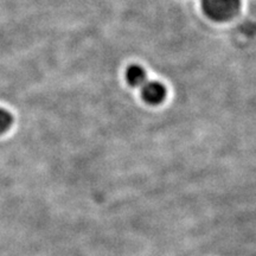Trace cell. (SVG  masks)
Returning <instances> with one entry per match:
<instances>
[{
    "label": "cell",
    "mask_w": 256,
    "mask_h": 256,
    "mask_svg": "<svg viewBox=\"0 0 256 256\" xmlns=\"http://www.w3.org/2000/svg\"><path fill=\"white\" fill-rule=\"evenodd\" d=\"M202 6L208 17L217 22H226L238 12L240 0H202Z\"/></svg>",
    "instance_id": "cell-1"
},
{
    "label": "cell",
    "mask_w": 256,
    "mask_h": 256,
    "mask_svg": "<svg viewBox=\"0 0 256 256\" xmlns=\"http://www.w3.org/2000/svg\"><path fill=\"white\" fill-rule=\"evenodd\" d=\"M142 98L147 104H158L165 98V88L164 86L158 82H146L142 86Z\"/></svg>",
    "instance_id": "cell-2"
},
{
    "label": "cell",
    "mask_w": 256,
    "mask_h": 256,
    "mask_svg": "<svg viewBox=\"0 0 256 256\" xmlns=\"http://www.w3.org/2000/svg\"><path fill=\"white\" fill-rule=\"evenodd\" d=\"M127 81L132 87H142L146 83V72L139 66H132L127 70Z\"/></svg>",
    "instance_id": "cell-3"
},
{
    "label": "cell",
    "mask_w": 256,
    "mask_h": 256,
    "mask_svg": "<svg viewBox=\"0 0 256 256\" xmlns=\"http://www.w3.org/2000/svg\"><path fill=\"white\" fill-rule=\"evenodd\" d=\"M12 124V116L8 110L0 108V134L6 132Z\"/></svg>",
    "instance_id": "cell-4"
}]
</instances>
